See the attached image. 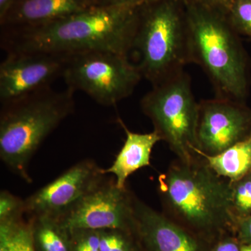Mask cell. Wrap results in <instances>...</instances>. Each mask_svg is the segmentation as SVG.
<instances>
[{"mask_svg":"<svg viewBox=\"0 0 251 251\" xmlns=\"http://www.w3.org/2000/svg\"><path fill=\"white\" fill-rule=\"evenodd\" d=\"M140 6L96 5L54 22L20 28H1L6 53L72 54L111 51L128 55L138 25Z\"/></svg>","mask_w":251,"mask_h":251,"instance_id":"6da1fadb","label":"cell"},{"mask_svg":"<svg viewBox=\"0 0 251 251\" xmlns=\"http://www.w3.org/2000/svg\"><path fill=\"white\" fill-rule=\"evenodd\" d=\"M162 213L197 237L237 229L232 182L218 175L202 156L176 158L158 178Z\"/></svg>","mask_w":251,"mask_h":251,"instance_id":"7a4b0ae2","label":"cell"},{"mask_svg":"<svg viewBox=\"0 0 251 251\" xmlns=\"http://www.w3.org/2000/svg\"><path fill=\"white\" fill-rule=\"evenodd\" d=\"M70 89L51 87L1 104L0 158L14 175L31 182L29 163L43 142L75 110Z\"/></svg>","mask_w":251,"mask_h":251,"instance_id":"3957f363","label":"cell"},{"mask_svg":"<svg viewBox=\"0 0 251 251\" xmlns=\"http://www.w3.org/2000/svg\"><path fill=\"white\" fill-rule=\"evenodd\" d=\"M193 64L207 75L218 98L243 102L249 77L245 51L226 15L184 0Z\"/></svg>","mask_w":251,"mask_h":251,"instance_id":"277c9868","label":"cell"},{"mask_svg":"<svg viewBox=\"0 0 251 251\" xmlns=\"http://www.w3.org/2000/svg\"><path fill=\"white\" fill-rule=\"evenodd\" d=\"M131 51L143 77L152 86L184 72L191 63L184 0H158L140 6Z\"/></svg>","mask_w":251,"mask_h":251,"instance_id":"5b68a950","label":"cell"},{"mask_svg":"<svg viewBox=\"0 0 251 251\" xmlns=\"http://www.w3.org/2000/svg\"><path fill=\"white\" fill-rule=\"evenodd\" d=\"M142 111L151 120L153 130L181 161L198 156L196 140L199 103L191 78L182 72L152 89L141 99Z\"/></svg>","mask_w":251,"mask_h":251,"instance_id":"8992f818","label":"cell"},{"mask_svg":"<svg viewBox=\"0 0 251 251\" xmlns=\"http://www.w3.org/2000/svg\"><path fill=\"white\" fill-rule=\"evenodd\" d=\"M62 77L67 88L112 106L133 94L143 75L128 56L94 50L69 54Z\"/></svg>","mask_w":251,"mask_h":251,"instance_id":"52a82bcc","label":"cell"},{"mask_svg":"<svg viewBox=\"0 0 251 251\" xmlns=\"http://www.w3.org/2000/svg\"><path fill=\"white\" fill-rule=\"evenodd\" d=\"M103 168L82 160L24 200L25 214L61 221L105 179Z\"/></svg>","mask_w":251,"mask_h":251,"instance_id":"ba28073f","label":"cell"},{"mask_svg":"<svg viewBox=\"0 0 251 251\" xmlns=\"http://www.w3.org/2000/svg\"><path fill=\"white\" fill-rule=\"evenodd\" d=\"M134 196L128 188H119L115 179L105 178L61 224L69 230L118 229L133 234Z\"/></svg>","mask_w":251,"mask_h":251,"instance_id":"9c48e42d","label":"cell"},{"mask_svg":"<svg viewBox=\"0 0 251 251\" xmlns=\"http://www.w3.org/2000/svg\"><path fill=\"white\" fill-rule=\"evenodd\" d=\"M251 134V110L243 102L218 98L199 103L196 140L208 156L223 152Z\"/></svg>","mask_w":251,"mask_h":251,"instance_id":"30bf717a","label":"cell"},{"mask_svg":"<svg viewBox=\"0 0 251 251\" xmlns=\"http://www.w3.org/2000/svg\"><path fill=\"white\" fill-rule=\"evenodd\" d=\"M69 54L6 53L0 64V102L9 103L50 87L62 77Z\"/></svg>","mask_w":251,"mask_h":251,"instance_id":"8fae6325","label":"cell"},{"mask_svg":"<svg viewBox=\"0 0 251 251\" xmlns=\"http://www.w3.org/2000/svg\"><path fill=\"white\" fill-rule=\"evenodd\" d=\"M133 234L145 251H204L201 239L136 196Z\"/></svg>","mask_w":251,"mask_h":251,"instance_id":"7c38bea8","label":"cell"},{"mask_svg":"<svg viewBox=\"0 0 251 251\" xmlns=\"http://www.w3.org/2000/svg\"><path fill=\"white\" fill-rule=\"evenodd\" d=\"M97 5V0H14L2 17L1 28L33 27L69 17Z\"/></svg>","mask_w":251,"mask_h":251,"instance_id":"4fadbf2b","label":"cell"},{"mask_svg":"<svg viewBox=\"0 0 251 251\" xmlns=\"http://www.w3.org/2000/svg\"><path fill=\"white\" fill-rule=\"evenodd\" d=\"M119 122L125 131V144L112 166L104 171L105 174L115 175V183L119 188H126L130 175L140 168L150 166L153 148L161 140L154 130L148 133H134L128 130L121 120Z\"/></svg>","mask_w":251,"mask_h":251,"instance_id":"5bb4252c","label":"cell"},{"mask_svg":"<svg viewBox=\"0 0 251 251\" xmlns=\"http://www.w3.org/2000/svg\"><path fill=\"white\" fill-rule=\"evenodd\" d=\"M195 151L204 158L213 171L231 182L237 181L251 171V134L214 156H208L196 149Z\"/></svg>","mask_w":251,"mask_h":251,"instance_id":"9a60e30c","label":"cell"},{"mask_svg":"<svg viewBox=\"0 0 251 251\" xmlns=\"http://www.w3.org/2000/svg\"><path fill=\"white\" fill-rule=\"evenodd\" d=\"M37 251H72L70 231L60 221L45 217L29 218Z\"/></svg>","mask_w":251,"mask_h":251,"instance_id":"2e32d148","label":"cell"},{"mask_svg":"<svg viewBox=\"0 0 251 251\" xmlns=\"http://www.w3.org/2000/svg\"><path fill=\"white\" fill-rule=\"evenodd\" d=\"M23 216L0 221V251H36L30 221Z\"/></svg>","mask_w":251,"mask_h":251,"instance_id":"e0dca14e","label":"cell"},{"mask_svg":"<svg viewBox=\"0 0 251 251\" xmlns=\"http://www.w3.org/2000/svg\"><path fill=\"white\" fill-rule=\"evenodd\" d=\"M232 209L237 223L251 215V171L232 182Z\"/></svg>","mask_w":251,"mask_h":251,"instance_id":"ac0fdd59","label":"cell"},{"mask_svg":"<svg viewBox=\"0 0 251 251\" xmlns=\"http://www.w3.org/2000/svg\"><path fill=\"white\" fill-rule=\"evenodd\" d=\"M226 16L238 34L251 37V0H232Z\"/></svg>","mask_w":251,"mask_h":251,"instance_id":"d6986e66","label":"cell"},{"mask_svg":"<svg viewBox=\"0 0 251 251\" xmlns=\"http://www.w3.org/2000/svg\"><path fill=\"white\" fill-rule=\"evenodd\" d=\"M100 251H135L132 232L118 229L99 230Z\"/></svg>","mask_w":251,"mask_h":251,"instance_id":"ffe728a7","label":"cell"},{"mask_svg":"<svg viewBox=\"0 0 251 251\" xmlns=\"http://www.w3.org/2000/svg\"><path fill=\"white\" fill-rule=\"evenodd\" d=\"M69 231L72 251H100L99 230L78 229Z\"/></svg>","mask_w":251,"mask_h":251,"instance_id":"44dd1931","label":"cell"},{"mask_svg":"<svg viewBox=\"0 0 251 251\" xmlns=\"http://www.w3.org/2000/svg\"><path fill=\"white\" fill-rule=\"evenodd\" d=\"M25 214L24 200L7 191L0 193V221L14 219Z\"/></svg>","mask_w":251,"mask_h":251,"instance_id":"7402d4cb","label":"cell"},{"mask_svg":"<svg viewBox=\"0 0 251 251\" xmlns=\"http://www.w3.org/2000/svg\"><path fill=\"white\" fill-rule=\"evenodd\" d=\"M236 232L242 244H251V215L238 221Z\"/></svg>","mask_w":251,"mask_h":251,"instance_id":"603a6c76","label":"cell"},{"mask_svg":"<svg viewBox=\"0 0 251 251\" xmlns=\"http://www.w3.org/2000/svg\"><path fill=\"white\" fill-rule=\"evenodd\" d=\"M198 4L226 15L232 0H193Z\"/></svg>","mask_w":251,"mask_h":251,"instance_id":"cb8c5ba5","label":"cell"},{"mask_svg":"<svg viewBox=\"0 0 251 251\" xmlns=\"http://www.w3.org/2000/svg\"><path fill=\"white\" fill-rule=\"evenodd\" d=\"M241 245L234 237L220 239L210 251H240Z\"/></svg>","mask_w":251,"mask_h":251,"instance_id":"d4e9b609","label":"cell"},{"mask_svg":"<svg viewBox=\"0 0 251 251\" xmlns=\"http://www.w3.org/2000/svg\"><path fill=\"white\" fill-rule=\"evenodd\" d=\"M158 0H97V5H120V6H142Z\"/></svg>","mask_w":251,"mask_h":251,"instance_id":"484cf974","label":"cell"},{"mask_svg":"<svg viewBox=\"0 0 251 251\" xmlns=\"http://www.w3.org/2000/svg\"><path fill=\"white\" fill-rule=\"evenodd\" d=\"M14 0H0V18L2 17Z\"/></svg>","mask_w":251,"mask_h":251,"instance_id":"4316f807","label":"cell"},{"mask_svg":"<svg viewBox=\"0 0 251 251\" xmlns=\"http://www.w3.org/2000/svg\"><path fill=\"white\" fill-rule=\"evenodd\" d=\"M240 251H251V244H242Z\"/></svg>","mask_w":251,"mask_h":251,"instance_id":"83f0119b","label":"cell"}]
</instances>
